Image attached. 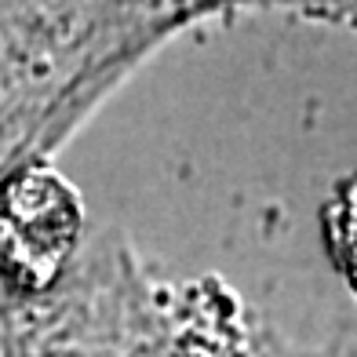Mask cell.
Returning <instances> with one entry per match:
<instances>
[{"label": "cell", "mask_w": 357, "mask_h": 357, "mask_svg": "<svg viewBox=\"0 0 357 357\" xmlns=\"http://www.w3.org/2000/svg\"><path fill=\"white\" fill-rule=\"evenodd\" d=\"M80 204L62 175L29 168L0 190V266L22 288H44L77 245Z\"/></svg>", "instance_id": "1"}, {"label": "cell", "mask_w": 357, "mask_h": 357, "mask_svg": "<svg viewBox=\"0 0 357 357\" xmlns=\"http://www.w3.org/2000/svg\"><path fill=\"white\" fill-rule=\"evenodd\" d=\"M335 237H339V252H343L347 266L357 281V190L343 193L339 204V219H335Z\"/></svg>", "instance_id": "2"}]
</instances>
